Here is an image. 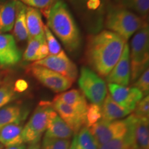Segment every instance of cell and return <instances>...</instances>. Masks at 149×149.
I'll list each match as a JSON object with an SVG mask.
<instances>
[{
    "instance_id": "obj_37",
    "label": "cell",
    "mask_w": 149,
    "mask_h": 149,
    "mask_svg": "<svg viewBox=\"0 0 149 149\" xmlns=\"http://www.w3.org/2000/svg\"><path fill=\"white\" fill-rule=\"evenodd\" d=\"M7 149H26V146L24 144H19V145H17V146H10L7 148Z\"/></svg>"
},
{
    "instance_id": "obj_27",
    "label": "cell",
    "mask_w": 149,
    "mask_h": 149,
    "mask_svg": "<svg viewBox=\"0 0 149 149\" xmlns=\"http://www.w3.org/2000/svg\"><path fill=\"white\" fill-rule=\"evenodd\" d=\"M17 93L14 90L13 84L5 82L0 86V109L15 100L17 97Z\"/></svg>"
},
{
    "instance_id": "obj_43",
    "label": "cell",
    "mask_w": 149,
    "mask_h": 149,
    "mask_svg": "<svg viewBox=\"0 0 149 149\" xmlns=\"http://www.w3.org/2000/svg\"><path fill=\"white\" fill-rule=\"evenodd\" d=\"M0 8H1V4H0Z\"/></svg>"
},
{
    "instance_id": "obj_36",
    "label": "cell",
    "mask_w": 149,
    "mask_h": 149,
    "mask_svg": "<svg viewBox=\"0 0 149 149\" xmlns=\"http://www.w3.org/2000/svg\"><path fill=\"white\" fill-rule=\"evenodd\" d=\"M69 149H77V134H74V137L70 144Z\"/></svg>"
},
{
    "instance_id": "obj_38",
    "label": "cell",
    "mask_w": 149,
    "mask_h": 149,
    "mask_svg": "<svg viewBox=\"0 0 149 149\" xmlns=\"http://www.w3.org/2000/svg\"><path fill=\"white\" fill-rule=\"evenodd\" d=\"M28 149H41L40 144L39 143H35V144H31L29 146Z\"/></svg>"
},
{
    "instance_id": "obj_4",
    "label": "cell",
    "mask_w": 149,
    "mask_h": 149,
    "mask_svg": "<svg viewBox=\"0 0 149 149\" xmlns=\"http://www.w3.org/2000/svg\"><path fill=\"white\" fill-rule=\"evenodd\" d=\"M130 80L135 81L148 68L149 27L148 24L133 35L129 48Z\"/></svg>"
},
{
    "instance_id": "obj_17",
    "label": "cell",
    "mask_w": 149,
    "mask_h": 149,
    "mask_svg": "<svg viewBox=\"0 0 149 149\" xmlns=\"http://www.w3.org/2000/svg\"><path fill=\"white\" fill-rule=\"evenodd\" d=\"M102 120L112 122V121L119 120L124 118L132 113L128 110L124 109L117 104L111 98L109 93H107L104 102L101 105Z\"/></svg>"
},
{
    "instance_id": "obj_16",
    "label": "cell",
    "mask_w": 149,
    "mask_h": 149,
    "mask_svg": "<svg viewBox=\"0 0 149 149\" xmlns=\"http://www.w3.org/2000/svg\"><path fill=\"white\" fill-rule=\"evenodd\" d=\"M26 20L29 39H45L44 24L42 21L41 11L39 9L27 6Z\"/></svg>"
},
{
    "instance_id": "obj_15",
    "label": "cell",
    "mask_w": 149,
    "mask_h": 149,
    "mask_svg": "<svg viewBox=\"0 0 149 149\" xmlns=\"http://www.w3.org/2000/svg\"><path fill=\"white\" fill-rule=\"evenodd\" d=\"M74 133L55 111L52 115L45 131L44 137L61 139H70Z\"/></svg>"
},
{
    "instance_id": "obj_13",
    "label": "cell",
    "mask_w": 149,
    "mask_h": 149,
    "mask_svg": "<svg viewBox=\"0 0 149 149\" xmlns=\"http://www.w3.org/2000/svg\"><path fill=\"white\" fill-rule=\"evenodd\" d=\"M21 59L22 53L13 35L0 33V66L3 68L13 66Z\"/></svg>"
},
{
    "instance_id": "obj_30",
    "label": "cell",
    "mask_w": 149,
    "mask_h": 149,
    "mask_svg": "<svg viewBox=\"0 0 149 149\" xmlns=\"http://www.w3.org/2000/svg\"><path fill=\"white\" fill-rule=\"evenodd\" d=\"M19 1L25 5H28L29 7H33L39 10L40 9L47 17L51 7L59 0H19Z\"/></svg>"
},
{
    "instance_id": "obj_9",
    "label": "cell",
    "mask_w": 149,
    "mask_h": 149,
    "mask_svg": "<svg viewBox=\"0 0 149 149\" xmlns=\"http://www.w3.org/2000/svg\"><path fill=\"white\" fill-rule=\"evenodd\" d=\"M33 64L38 65L53 70L64 76L73 82L78 75V69L76 64L67 56L65 52L61 51L55 55H48L40 61H35Z\"/></svg>"
},
{
    "instance_id": "obj_3",
    "label": "cell",
    "mask_w": 149,
    "mask_h": 149,
    "mask_svg": "<svg viewBox=\"0 0 149 149\" xmlns=\"http://www.w3.org/2000/svg\"><path fill=\"white\" fill-rule=\"evenodd\" d=\"M110 31L119 35L126 42L138 30L146 25V20L135 13L118 5L110 6L105 21Z\"/></svg>"
},
{
    "instance_id": "obj_25",
    "label": "cell",
    "mask_w": 149,
    "mask_h": 149,
    "mask_svg": "<svg viewBox=\"0 0 149 149\" xmlns=\"http://www.w3.org/2000/svg\"><path fill=\"white\" fill-rule=\"evenodd\" d=\"M132 148H134L133 137L128 126V132L125 135L100 145L98 149H130Z\"/></svg>"
},
{
    "instance_id": "obj_35",
    "label": "cell",
    "mask_w": 149,
    "mask_h": 149,
    "mask_svg": "<svg viewBox=\"0 0 149 149\" xmlns=\"http://www.w3.org/2000/svg\"><path fill=\"white\" fill-rule=\"evenodd\" d=\"M86 5L88 8L91 10H95L100 6V0H88Z\"/></svg>"
},
{
    "instance_id": "obj_6",
    "label": "cell",
    "mask_w": 149,
    "mask_h": 149,
    "mask_svg": "<svg viewBox=\"0 0 149 149\" xmlns=\"http://www.w3.org/2000/svg\"><path fill=\"white\" fill-rule=\"evenodd\" d=\"M81 92L92 104L101 107L107 95V86L102 77L94 70L82 67L78 80Z\"/></svg>"
},
{
    "instance_id": "obj_1",
    "label": "cell",
    "mask_w": 149,
    "mask_h": 149,
    "mask_svg": "<svg viewBox=\"0 0 149 149\" xmlns=\"http://www.w3.org/2000/svg\"><path fill=\"white\" fill-rule=\"evenodd\" d=\"M127 42L110 31L91 35L87 42L86 57L89 65L101 77H106L122 55Z\"/></svg>"
},
{
    "instance_id": "obj_34",
    "label": "cell",
    "mask_w": 149,
    "mask_h": 149,
    "mask_svg": "<svg viewBox=\"0 0 149 149\" xmlns=\"http://www.w3.org/2000/svg\"><path fill=\"white\" fill-rule=\"evenodd\" d=\"M14 90L16 93H22L24 92L29 88V84L26 80L20 79L17 80L15 83L13 84Z\"/></svg>"
},
{
    "instance_id": "obj_40",
    "label": "cell",
    "mask_w": 149,
    "mask_h": 149,
    "mask_svg": "<svg viewBox=\"0 0 149 149\" xmlns=\"http://www.w3.org/2000/svg\"><path fill=\"white\" fill-rule=\"evenodd\" d=\"M1 74H0V86L1 85Z\"/></svg>"
},
{
    "instance_id": "obj_39",
    "label": "cell",
    "mask_w": 149,
    "mask_h": 149,
    "mask_svg": "<svg viewBox=\"0 0 149 149\" xmlns=\"http://www.w3.org/2000/svg\"><path fill=\"white\" fill-rule=\"evenodd\" d=\"M77 1H81V2H84V1H88V0H77Z\"/></svg>"
},
{
    "instance_id": "obj_22",
    "label": "cell",
    "mask_w": 149,
    "mask_h": 149,
    "mask_svg": "<svg viewBox=\"0 0 149 149\" xmlns=\"http://www.w3.org/2000/svg\"><path fill=\"white\" fill-rule=\"evenodd\" d=\"M17 1V0H10L0 8V33L10 31L14 26L16 17Z\"/></svg>"
},
{
    "instance_id": "obj_14",
    "label": "cell",
    "mask_w": 149,
    "mask_h": 149,
    "mask_svg": "<svg viewBox=\"0 0 149 149\" xmlns=\"http://www.w3.org/2000/svg\"><path fill=\"white\" fill-rule=\"evenodd\" d=\"M128 126L133 137L134 148L149 149V122L146 117H137L133 114L128 117Z\"/></svg>"
},
{
    "instance_id": "obj_8",
    "label": "cell",
    "mask_w": 149,
    "mask_h": 149,
    "mask_svg": "<svg viewBox=\"0 0 149 149\" xmlns=\"http://www.w3.org/2000/svg\"><path fill=\"white\" fill-rule=\"evenodd\" d=\"M28 70L41 84L55 93L64 92L72 85V81L68 78L45 67L32 64Z\"/></svg>"
},
{
    "instance_id": "obj_26",
    "label": "cell",
    "mask_w": 149,
    "mask_h": 149,
    "mask_svg": "<svg viewBox=\"0 0 149 149\" xmlns=\"http://www.w3.org/2000/svg\"><path fill=\"white\" fill-rule=\"evenodd\" d=\"M99 145L88 128L83 127L77 134V149H98Z\"/></svg>"
},
{
    "instance_id": "obj_7",
    "label": "cell",
    "mask_w": 149,
    "mask_h": 149,
    "mask_svg": "<svg viewBox=\"0 0 149 149\" xmlns=\"http://www.w3.org/2000/svg\"><path fill=\"white\" fill-rule=\"evenodd\" d=\"M88 129L100 146L112 139L125 135L128 129V119L126 117L125 120L112 122L101 120L89 127Z\"/></svg>"
},
{
    "instance_id": "obj_31",
    "label": "cell",
    "mask_w": 149,
    "mask_h": 149,
    "mask_svg": "<svg viewBox=\"0 0 149 149\" xmlns=\"http://www.w3.org/2000/svg\"><path fill=\"white\" fill-rule=\"evenodd\" d=\"M102 120L101 107L95 104H91L88 106L86 114V120L87 128L91 127L93 124Z\"/></svg>"
},
{
    "instance_id": "obj_19",
    "label": "cell",
    "mask_w": 149,
    "mask_h": 149,
    "mask_svg": "<svg viewBox=\"0 0 149 149\" xmlns=\"http://www.w3.org/2000/svg\"><path fill=\"white\" fill-rule=\"evenodd\" d=\"M54 100H59L77 110L80 113L86 114L88 105L85 96L79 90L72 89L70 91L61 93L56 95Z\"/></svg>"
},
{
    "instance_id": "obj_41",
    "label": "cell",
    "mask_w": 149,
    "mask_h": 149,
    "mask_svg": "<svg viewBox=\"0 0 149 149\" xmlns=\"http://www.w3.org/2000/svg\"><path fill=\"white\" fill-rule=\"evenodd\" d=\"M3 148V145L0 144V149H2Z\"/></svg>"
},
{
    "instance_id": "obj_5",
    "label": "cell",
    "mask_w": 149,
    "mask_h": 149,
    "mask_svg": "<svg viewBox=\"0 0 149 149\" xmlns=\"http://www.w3.org/2000/svg\"><path fill=\"white\" fill-rule=\"evenodd\" d=\"M55 112L51 102L42 101L37 106L22 130V139L25 143H39L42 134L46 130L50 119Z\"/></svg>"
},
{
    "instance_id": "obj_20",
    "label": "cell",
    "mask_w": 149,
    "mask_h": 149,
    "mask_svg": "<svg viewBox=\"0 0 149 149\" xmlns=\"http://www.w3.org/2000/svg\"><path fill=\"white\" fill-rule=\"evenodd\" d=\"M49 55L45 39L29 38L28 45L23 55L24 61H37Z\"/></svg>"
},
{
    "instance_id": "obj_33",
    "label": "cell",
    "mask_w": 149,
    "mask_h": 149,
    "mask_svg": "<svg viewBox=\"0 0 149 149\" xmlns=\"http://www.w3.org/2000/svg\"><path fill=\"white\" fill-rule=\"evenodd\" d=\"M133 115L137 117H149V97L144 96L137 104L134 109Z\"/></svg>"
},
{
    "instance_id": "obj_18",
    "label": "cell",
    "mask_w": 149,
    "mask_h": 149,
    "mask_svg": "<svg viewBox=\"0 0 149 149\" xmlns=\"http://www.w3.org/2000/svg\"><path fill=\"white\" fill-rule=\"evenodd\" d=\"M23 128L22 122L12 123L4 126L0 130V144L7 148L23 144Z\"/></svg>"
},
{
    "instance_id": "obj_21",
    "label": "cell",
    "mask_w": 149,
    "mask_h": 149,
    "mask_svg": "<svg viewBox=\"0 0 149 149\" xmlns=\"http://www.w3.org/2000/svg\"><path fill=\"white\" fill-rule=\"evenodd\" d=\"M28 113L19 104L6 105L0 109V130L8 124L22 122Z\"/></svg>"
},
{
    "instance_id": "obj_42",
    "label": "cell",
    "mask_w": 149,
    "mask_h": 149,
    "mask_svg": "<svg viewBox=\"0 0 149 149\" xmlns=\"http://www.w3.org/2000/svg\"><path fill=\"white\" fill-rule=\"evenodd\" d=\"M130 149H139V148H130Z\"/></svg>"
},
{
    "instance_id": "obj_32",
    "label": "cell",
    "mask_w": 149,
    "mask_h": 149,
    "mask_svg": "<svg viewBox=\"0 0 149 149\" xmlns=\"http://www.w3.org/2000/svg\"><path fill=\"white\" fill-rule=\"evenodd\" d=\"M133 87L139 89L144 96L148 95L149 93V70L148 68L143 72L139 77L135 80Z\"/></svg>"
},
{
    "instance_id": "obj_2",
    "label": "cell",
    "mask_w": 149,
    "mask_h": 149,
    "mask_svg": "<svg viewBox=\"0 0 149 149\" xmlns=\"http://www.w3.org/2000/svg\"><path fill=\"white\" fill-rule=\"evenodd\" d=\"M48 25L69 51H75L81 44L79 28L68 6L59 0L51 7L47 16Z\"/></svg>"
},
{
    "instance_id": "obj_23",
    "label": "cell",
    "mask_w": 149,
    "mask_h": 149,
    "mask_svg": "<svg viewBox=\"0 0 149 149\" xmlns=\"http://www.w3.org/2000/svg\"><path fill=\"white\" fill-rule=\"evenodd\" d=\"M27 6L22 1H17L16 17L14 24L13 34L14 38L18 42L29 40V33L26 27V13Z\"/></svg>"
},
{
    "instance_id": "obj_28",
    "label": "cell",
    "mask_w": 149,
    "mask_h": 149,
    "mask_svg": "<svg viewBox=\"0 0 149 149\" xmlns=\"http://www.w3.org/2000/svg\"><path fill=\"white\" fill-rule=\"evenodd\" d=\"M44 37L50 55H57L62 51L60 44L47 25H44Z\"/></svg>"
},
{
    "instance_id": "obj_24",
    "label": "cell",
    "mask_w": 149,
    "mask_h": 149,
    "mask_svg": "<svg viewBox=\"0 0 149 149\" xmlns=\"http://www.w3.org/2000/svg\"><path fill=\"white\" fill-rule=\"evenodd\" d=\"M116 5L135 13L144 20L148 16L149 0H113Z\"/></svg>"
},
{
    "instance_id": "obj_10",
    "label": "cell",
    "mask_w": 149,
    "mask_h": 149,
    "mask_svg": "<svg viewBox=\"0 0 149 149\" xmlns=\"http://www.w3.org/2000/svg\"><path fill=\"white\" fill-rule=\"evenodd\" d=\"M108 87L111 98L120 107L131 112L144 97L143 93L135 87L124 86L115 84H109Z\"/></svg>"
},
{
    "instance_id": "obj_12",
    "label": "cell",
    "mask_w": 149,
    "mask_h": 149,
    "mask_svg": "<svg viewBox=\"0 0 149 149\" xmlns=\"http://www.w3.org/2000/svg\"><path fill=\"white\" fill-rule=\"evenodd\" d=\"M130 80V64L129 57V45L126 43L124 46L120 59L111 71L106 77L109 84H115L127 86Z\"/></svg>"
},
{
    "instance_id": "obj_11",
    "label": "cell",
    "mask_w": 149,
    "mask_h": 149,
    "mask_svg": "<svg viewBox=\"0 0 149 149\" xmlns=\"http://www.w3.org/2000/svg\"><path fill=\"white\" fill-rule=\"evenodd\" d=\"M51 104L53 109L71 128L74 134H77L81 128L86 125V114L80 113L59 100L53 99Z\"/></svg>"
},
{
    "instance_id": "obj_29",
    "label": "cell",
    "mask_w": 149,
    "mask_h": 149,
    "mask_svg": "<svg viewBox=\"0 0 149 149\" xmlns=\"http://www.w3.org/2000/svg\"><path fill=\"white\" fill-rule=\"evenodd\" d=\"M70 139H61L44 137L41 149H69Z\"/></svg>"
}]
</instances>
